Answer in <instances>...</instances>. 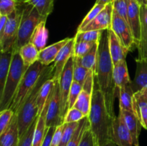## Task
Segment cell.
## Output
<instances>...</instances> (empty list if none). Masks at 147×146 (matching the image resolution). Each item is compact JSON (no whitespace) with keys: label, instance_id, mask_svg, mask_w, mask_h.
<instances>
[{"label":"cell","instance_id":"f546056e","mask_svg":"<svg viewBox=\"0 0 147 146\" xmlns=\"http://www.w3.org/2000/svg\"><path fill=\"white\" fill-rule=\"evenodd\" d=\"M98 45L99 42L96 43L91 50L83 57H79L80 61L81 62L82 65L87 68L89 70H93L96 71V62H97V57H98Z\"/></svg>","mask_w":147,"mask_h":146},{"label":"cell","instance_id":"681fc988","mask_svg":"<svg viewBox=\"0 0 147 146\" xmlns=\"http://www.w3.org/2000/svg\"><path fill=\"white\" fill-rule=\"evenodd\" d=\"M113 0H96V4H103V5H106V4H109V3L113 2Z\"/></svg>","mask_w":147,"mask_h":146},{"label":"cell","instance_id":"e0dca14e","mask_svg":"<svg viewBox=\"0 0 147 146\" xmlns=\"http://www.w3.org/2000/svg\"><path fill=\"white\" fill-rule=\"evenodd\" d=\"M133 110L142 127L147 130V97L143 90L134 94Z\"/></svg>","mask_w":147,"mask_h":146},{"label":"cell","instance_id":"60d3db41","mask_svg":"<svg viewBox=\"0 0 147 146\" xmlns=\"http://www.w3.org/2000/svg\"><path fill=\"white\" fill-rule=\"evenodd\" d=\"M98 43V42H97ZM96 43L87 42H76L74 46V57H82L86 55Z\"/></svg>","mask_w":147,"mask_h":146},{"label":"cell","instance_id":"7bdbcfd3","mask_svg":"<svg viewBox=\"0 0 147 146\" xmlns=\"http://www.w3.org/2000/svg\"><path fill=\"white\" fill-rule=\"evenodd\" d=\"M84 117H86V116L84 115V114L81 111L78 110L76 107H73V108L68 110L67 114L65 116L63 124L79 122Z\"/></svg>","mask_w":147,"mask_h":146},{"label":"cell","instance_id":"7dc6e473","mask_svg":"<svg viewBox=\"0 0 147 146\" xmlns=\"http://www.w3.org/2000/svg\"><path fill=\"white\" fill-rule=\"evenodd\" d=\"M140 18L142 27H147V4L141 5Z\"/></svg>","mask_w":147,"mask_h":146},{"label":"cell","instance_id":"f1b7e54d","mask_svg":"<svg viewBox=\"0 0 147 146\" xmlns=\"http://www.w3.org/2000/svg\"><path fill=\"white\" fill-rule=\"evenodd\" d=\"M35 7L40 14L47 17L53 11L55 0H23Z\"/></svg>","mask_w":147,"mask_h":146},{"label":"cell","instance_id":"7a4b0ae2","mask_svg":"<svg viewBox=\"0 0 147 146\" xmlns=\"http://www.w3.org/2000/svg\"><path fill=\"white\" fill-rule=\"evenodd\" d=\"M88 117L90 122V130L93 132L97 146H101L111 141L114 119L111 116L108 110L104 95L99 87L95 74L91 107Z\"/></svg>","mask_w":147,"mask_h":146},{"label":"cell","instance_id":"7402d4cb","mask_svg":"<svg viewBox=\"0 0 147 146\" xmlns=\"http://www.w3.org/2000/svg\"><path fill=\"white\" fill-rule=\"evenodd\" d=\"M113 81L116 87L118 89L121 88L131 82L126 60H123L113 66Z\"/></svg>","mask_w":147,"mask_h":146},{"label":"cell","instance_id":"3957f363","mask_svg":"<svg viewBox=\"0 0 147 146\" xmlns=\"http://www.w3.org/2000/svg\"><path fill=\"white\" fill-rule=\"evenodd\" d=\"M54 70V64L46 66L36 85L24 100L17 113H15L17 117L20 137H21L28 130L29 127L38 117L39 110L37 107V97L39 92L42 85L46 80L53 78Z\"/></svg>","mask_w":147,"mask_h":146},{"label":"cell","instance_id":"f907efd6","mask_svg":"<svg viewBox=\"0 0 147 146\" xmlns=\"http://www.w3.org/2000/svg\"><path fill=\"white\" fill-rule=\"evenodd\" d=\"M101 146H118V145L116 144V143H113V141H111H111H109L108 143H105V144H103V145H101Z\"/></svg>","mask_w":147,"mask_h":146},{"label":"cell","instance_id":"74e56055","mask_svg":"<svg viewBox=\"0 0 147 146\" xmlns=\"http://www.w3.org/2000/svg\"><path fill=\"white\" fill-rule=\"evenodd\" d=\"M83 90V85L77 82L73 81L68 96V110L73 108L77 101L78 96Z\"/></svg>","mask_w":147,"mask_h":146},{"label":"cell","instance_id":"d590c367","mask_svg":"<svg viewBox=\"0 0 147 146\" xmlns=\"http://www.w3.org/2000/svg\"><path fill=\"white\" fill-rule=\"evenodd\" d=\"M20 0H0V16H7L14 12Z\"/></svg>","mask_w":147,"mask_h":146},{"label":"cell","instance_id":"8992f818","mask_svg":"<svg viewBox=\"0 0 147 146\" xmlns=\"http://www.w3.org/2000/svg\"><path fill=\"white\" fill-rule=\"evenodd\" d=\"M45 67L46 66L37 61L30 66L25 72L9 107L14 114L17 113L24 100L36 85Z\"/></svg>","mask_w":147,"mask_h":146},{"label":"cell","instance_id":"db71d44e","mask_svg":"<svg viewBox=\"0 0 147 146\" xmlns=\"http://www.w3.org/2000/svg\"><path fill=\"white\" fill-rule=\"evenodd\" d=\"M146 1H147V0H146Z\"/></svg>","mask_w":147,"mask_h":146},{"label":"cell","instance_id":"ba28073f","mask_svg":"<svg viewBox=\"0 0 147 146\" xmlns=\"http://www.w3.org/2000/svg\"><path fill=\"white\" fill-rule=\"evenodd\" d=\"M73 67H74V57L68 60L59 80L60 93V104H61V119L64 120L65 116L68 111V96L73 82Z\"/></svg>","mask_w":147,"mask_h":146},{"label":"cell","instance_id":"d4e9b609","mask_svg":"<svg viewBox=\"0 0 147 146\" xmlns=\"http://www.w3.org/2000/svg\"><path fill=\"white\" fill-rule=\"evenodd\" d=\"M14 51L1 52L0 56V94L2 93L5 85L7 77L10 70L11 60H12Z\"/></svg>","mask_w":147,"mask_h":146},{"label":"cell","instance_id":"9a60e30c","mask_svg":"<svg viewBox=\"0 0 147 146\" xmlns=\"http://www.w3.org/2000/svg\"><path fill=\"white\" fill-rule=\"evenodd\" d=\"M53 91H52L50 97H48V99L46 101L44 108L42 110L41 113L38 115L35 130H34V135H33L32 146L42 145L45 137L46 135V133L47 132V130H48V127H47V124H46V120H47V114L49 104H50L52 97H53Z\"/></svg>","mask_w":147,"mask_h":146},{"label":"cell","instance_id":"d6a6232c","mask_svg":"<svg viewBox=\"0 0 147 146\" xmlns=\"http://www.w3.org/2000/svg\"><path fill=\"white\" fill-rule=\"evenodd\" d=\"M89 125H90V122H89L88 117H86L82 119L79 122L78 127H77L76 131L73 133V137H71L69 143H67V146H78L80 140H81L83 133Z\"/></svg>","mask_w":147,"mask_h":146},{"label":"cell","instance_id":"ab89813d","mask_svg":"<svg viewBox=\"0 0 147 146\" xmlns=\"http://www.w3.org/2000/svg\"><path fill=\"white\" fill-rule=\"evenodd\" d=\"M14 115V113L9 108L0 111V134L9 127Z\"/></svg>","mask_w":147,"mask_h":146},{"label":"cell","instance_id":"8d00e7d4","mask_svg":"<svg viewBox=\"0 0 147 146\" xmlns=\"http://www.w3.org/2000/svg\"><path fill=\"white\" fill-rule=\"evenodd\" d=\"M37 118H38V117L34 120V123L32 124V125L29 127L28 130L20 137L18 146H32L33 135H34V132L35 130Z\"/></svg>","mask_w":147,"mask_h":146},{"label":"cell","instance_id":"d6986e66","mask_svg":"<svg viewBox=\"0 0 147 146\" xmlns=\"http://www.w3.org/2000/svg\"><path fill=\"white\" fill-rule=\"evenodd\" d=\"M20 138L17 117L14 114L9 127L0 134V146H18Z\"/></svg>","mask_w":147,"mask_h":146},{"label":"cell","instance_id":"83f0119b","mask_svg":"<svg viewBox=\"0 0 147 146\" xmlns=\"http://www.w3.org/2000/svg\"><path fill=\"white\" fill-rule=\"evenodd\" d=\"M92 102V94L86 90H82L74 107L81 111L86 117H88Z\"/></svg>","mask_w":147,"mask_h":146},{"label":"cell","instance_id":"bcb514c9","mask_svg":"<svg viewBox=\"0 0 147 146\" xmlns=\"http://www.w3.org/2000/svg\"><path fill=\"white\" fill-rule=\"evenodd\" d=\"M56 128H57V127H48V130H47V133H46V135L45 137V139L44 140H43V143L41 146H50L52 138H53V135H54L55 132Z\"/></svg>","mask_w":147,"mask_h":146},{"label":"cell","instance_id":"cb8c5ba5","mask_svg":"<svg viewBox=\"0 0 147 146\" xmlns=\"http://www.w3.org/2000/svg\"><path fill=\"white\" fill-rule=\"evenodd\" d=\"M18 52L24 64L27 67H30L39 60L40 51L31 42H28L22 46Z\"/></svg>","mask_w":147,"mask_h":146},{"label":"cell","instance_id":"6da1fadb","mask_svg":"<svg viewBox=\"0 0 147 146\" xmlns=\"http://www.w3.org/2000/svg\"><path fill=\"white\" fill-rule=\"evenodd\" d=\"M113 63L109 47V29L103 30L98 51L95 75L104 95L106 107L113 119L116 118L114 101L116 87L113 81Z\"/></svg>","mask_w":147,"mask_h":146},{"label":"cell","instance_id":"8fae6325","mask_svg":"<svg viewBox=\"0 0 147 146\" xmlns=\"http://www.w3.org/2000/svg\"><path fill=\"white\" fill-rule=\"evenodd\" d=\"M47 127H57L63 125L61 119V104L59 81H55L53 91V97L48 107L46 120Z\"/></svg>","mask_w":147,"mask_h":146},{"label":"cell","instance_id":"f6af8a7d","mask_svg":"<svg viewBox=\"0 0 147 146\" xmlns=\"http://www.w3.org/2000/svg\"><path fill=\"white\" fill-rule=\"evenodd\" d=\"M63 129H64V124L61 125L57 126L56 128L55 132L53 137L52 138L51 144L50 146H59L60 144L62 139V135H63Z\"/></svg>","mask_w":147,"mask_h":146},{"label":"cell","instance_id":"ee69618b","mask_svg":"<svg viewBox=\"0 0 147 146\" xmlns=\"http://www.w3.org/2000/svg\"><path fill=\"white\" fill-rule=\"evenodd\" d=\"M78 146H97L93 132L90 130V125L86 129L82 136L81 140Z\"/></svg>","mask_w":147,"mask_h":146},{"label":"cell","instance_id":"30bf717a","mask_svg":"<svg viewBox=\"0 0 147 146\" xmlns=\"http://www.w3.org/2000/svg\"><path fill=\"white\" fill-rule=\"evenodd\" d=\"M111 141L116 143L118 146H134L131 135L121 111H119V115L113 120Z\"/></svg>","mask_w":147,"mask_h":146},{"label":"cell","instance_id":"2e32d148","mask_svg":"<svg viewBox=\"0 0 147 146\" xmlns=\"http://www.w3.org/2000/svg\"><path fill=\"white\" fill-rule=\"evenodd\" d=\"M109 47L113 65L126 60L128 51L111 29H109Z\"/></svg>","mask_w":147,"mask_h":146},{"label":"cell","instance_id":"816d5d0a","mask_svg":"<svg viewBox=\"0 0 147 146\" xmlns=\"http://www.w3.org/2000/svg\"><path fill=\"white\" fill-rule=\"evenodd\" d=\"M138 3L141 4V5H143V4H147L146 0H136Z\"/></svg>","mask_w":147,"mask_h":146},{"label":"cell","instance_id":"4dcf8cb0","mask_svg":"<svg viewBox=\"0 0 147 146\" xmlns=\"http://www.w3.org/2000/svg\"><path fill=\"white\" fill-rule=\"evenodd\" d=\"M74 67H73V80L83 85L88 76L93 70H89L82 65L79 57H74Z\"/></svg>","mask_w":147,"mask_h":146},{"label":"cell","instance_id":"277c9868","mask_svg":"<svg viewBox=\"0 0 147 146\" xmlns=\"http://www.w3.org/2000/svg\"><path fill=\"white\" fill-rule=\"evenodd\" d=\"M28 68L24 64L18 52H14L4 90L0 94V111L10 107L19 84Z\"/></svg>","mask_w":147,"mask_h":146},{"label":"cell","instance_id":"9c48e42d","mask_svg":"<svg viewBox=\"0 0 147 146\" xmlns=\"http://www.w3.org/2000/svg\"><path fill=\"white\" fill-rule=\"evenodd\" d=\"M111 29L117 35L123 47L128 52L132 51L134 47H136L134 38L129 23L114 11H113V18Z\"/></svg>","mask_w":147,"mask_h":146},{"label":"cell","instance_id":"7c38bea8","mask_svg":"<svg viewBox=\"0 0 147 146\" xmlns=\"http://www.w3.org/2000/svg\"><path fill=\"white\" fill-rule=\"evenodd\" d=\"M128 23L134 38L136 46L142 38V26L140 18L141 4L136 0H128Z\"/></svg>","mask_w":147,"mask_h":146},{"label":"cell","instance_id":"4316f807","mask_svg":"<svg viewBox=\"0 0 147 146\" xmlns=\"http://www.w3.org/2000/svg\"><path fill=\"white\" fill-rule=\"evenodd\" d=\"M55 83V81H54L53 78H51L46 80L44 84L42 85L40 92H39L38 97H37V107H38L39 110L38 115L41 113L42 110L44 108L46 101L53 90Z\"/></svg>","mask_w":147,"mask_h":146},{"label":"cell","instance_id":"5bb4252c","mask_svg":"<svg viewBox=\"0 0 147 146\" xmlns=\"http://www.w3.org/2000/svg\"><path fill=\"white\" fill-rule=\"evenodd\" d=\"M75 37L70 38V41L62 48L54 62V75L53 80L54 81H59L60 75L64 70L68 60L74 55Z\"/></svg>","mask_w":147,"mask_h":146},{"label":"cell","instance_id":"e575fe53","mask_svg":"<svg viewBox=\"0 0 147 146\" xmlns=\"http://www.w3.org/2000/svg\"><path fill=\"white\" fill-rule=\"evenodd\" d=\"M79 122L64 124V129H63L61 142H60V144L59 146H67V143H69L71 137H73V133L76 131L77 127H78Z\"/></svg>","mask_w":147,"mask_h":146},{"label":"cell","instance_id":"ffe728a7","mask_svg":"<svg viewBox=\"0 0 147 146\" xmlns=\"http://www.w3.org/2000/svg\"><path fill=\"white\" fill-rule=\"evenodd\" d=\"M70 40V38L63 39L52 45L46 47L44 50L40 52L38 61L45 66L50 65L52 62H54L60 50Z\"/></svg>","mask_w":147,"mask_h":146},{"label":"cell","instance_id":"b9f144b4","mask_svg":"<svg viewBox=\"0 0 147 146\" xmlns=\"http://www.w3.org/2000/svg\"><path fill=\"white\" fill-rule=\"evenodd\" d=\"M136 48L139 51L138 57L147 61V27H142V38Z\"/></svg>","mask_w":147,"mask_h":146},{"label":"cell","instance_id":"4fadbf2b","mask_svg":"<svg viewBox=\"0 0 147 146\" xmlns=\"http://www.w3.org/2000/svg\"><path fill=\"white\" fill-rule=\"evenodd\" d=\"M113 4H106L103 9L98 14L97 17L87 26L78 31H92V30H106L111 27L113 18Z\"/></svg>","mask_w":147,"mask_h":146},{"label":"cell","instance_id":"c3c4849f","mask_svg":"<svg viewBox=\"0 0 147 146\" xmlns=\"http://www.w3.org/2000/svg\"><path fill=\"white\" fill-rule=\"evenodd\" d=\"M7 20H8L7 16H0V37H2L4 34Z\"/></svg>","mask_w":147,"mask_h":146},{"label":"cell","instance_id":"44dd1931","mask_svg":"<svg viewBox=\"0 0 147 146\" xmlns=\"http://www.w3.org/2000/svg\"><path fill=\"white\" fill-rule=\"evenodd\" d=\"M119 111L123 114L124 121L131 135L134 146H139V135L142 127L140 121L134 112L121 110H119Z\"/></svg>","mask_w":147,"mask_h":146},{"label":"cell","instance_id":"f35d334b","mask_svg":"<svg viewBox=\"0 0 147 146\" xmlns=\"http://www.w3.org/2000/svg\"><path fill=\"white\" fill-rule=\"evenodd\" d=\"M112 4L113 11L128 22V0H113Z\"/></svg>","mask_w":147,"mask_h":146},{"label":"cell","instance_id":"836d02e7","mask_svg":"<svg viewBox=\"0 0 147 146\" xmlns=\"http://www.w3.org/2000/svg\"><path fill=\"white\" fill-rule=\"evenodd\" d=\"M106 5H103V4H96L95 3L94 6L93 7V8L90 10L88 13L87 14V15L85 17V18L83 19V21H81L80 24L79 25L77 31H80L82 29L84 28L86 26H87L88 24H90L95 18L98 16V14L103 9V8L105 7Z\"/></svg>","mask_w":147,"mask_h":146},{"label":"cell","instance_id":"f5cc1de1","mask_svg":"<svg viewBox=\"0 0 147 146\" xmlns=\"http://www.w3.org/2000/svg\"><path fill=\"white\" fill-rule=\"evenodd\" d=\"M143 90H144V92H145V94H146V97H147V87H145V88H144Z\"/></svg>","mask_w":147,"mask_h":146},{"label":"cell","instance_id":"484cf974","mask_svg":"<svg viewBox=\"0 0 147 146\" xmlns=\"http://www.w3.org/2000/svg\"><path fill=\"white\" fill-rule=\"evenodd\" d=\"M134 92L130 84L119 89V110L134 112L133 97Z\"/></svg>","mask_w":147,"mask_h":146},{"label":"cell","instance_id":"52a82bcc","mask_svg":"<svg viewBox=\"0 0 147 146\" xmlns=\"http://www.w3.org/2000/svg\"><path fill=\"white\" fill-rule=\"evenodd\" d=\"M23 6L24 1L23 0H20L18 7L15 11L8 16V20L6 24L4 32L2 37H0L1 52H6L14 50L18 36Z\"/></svg>","mask_w":147,"mask_h":146},{"label":"cell","instance_id":"1f68e13d","mask_svg":"<svg viewBox=\"0 0 147 146\" xmlns=\"http://www.w3.org/2000/svg\"><path fill=\"white\" fill-rule=\"evenodd\" d=\"M103 30H92V31H77L75 36L76 42H87L97 43L100 41Z\"/></svg>","mask_w":147,"mask_h":146},{"label":"cell","instance_id":"ac0fdd59","mask_svg":"<svg viewBox=\"0 0 147 146\" xmlns=\"http://www.w3.org/2000/svg\"><path fill=\"white\" fill-rule=\"evenodd\" d=\"M136 64L134 79L131 82V86L134 93L141 91L147 87V61L141 58L135 59Z\"/></svg>","mask_w":147,"mask_h":146},{"label":"cell","instance_id":"5b68a950","mask_svg":"<svg viewBox=\"0 0 147 146\" xmlns=\"http://www.w3.org/2000/svg\"><path fill=\"white\" fill-rule=\"evenodd\" d=\"M47 18L42 16L35 7L24 1L18 36L13 50L14 52H19L22 46L30 42L34 29L40 23L46 21Z\"/></svg>","mask_w":147,"mask_h":146},{"label":"cell","instance_id":"603a6c76","mask_svg":"<svg viewBox=\"0 0 147 146\" xmlns=\"http://www.w3.org/2000/svg\"><path fill=\"white\" fill-rule=\"evenodd\" d=\"M47 40L48 30L46 28V21H45L40 23L34 29L30 42L34 44V47L40 52L46 47Z\"/></svg>","mask_w":147,"mask_h":146}]
</instances>
